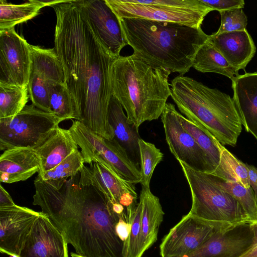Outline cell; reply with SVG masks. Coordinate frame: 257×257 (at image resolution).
Here are the masks:
<instances>
[{"label": "cell", "mask_w": 257, "mask_h": 257, "mask_svg": "<svg viewBox=\"0 0 257 257\" xmlns=\"http://www.w3.org/2000/svg\"><path fill=\"white\" fill-rule=\"evenodd\" d=\"M52 7L57 19L54 48L80 121L103 138L112 140L107 110L112 95L113 66L118 58L100 42L75 1L61 0Z\"/></svg>", "instance_id": "1"}, {"label": "cell", "mask_w": 257, "mask_h": 257, "mask_svg": "<svg viewBox=\"0 0 257 257\" xmlns=\"http://www.w3.org/2000/svg\"><path fill=\"white\" fill-rule=\"evenodd\" d=\"M33 204L39 206L83 257H123L116 231L118 218L105 195L89 181L83 167L60 190L37 176Z\"/></svg>", "instance_id": "2"}, {"label": "cell", "mask_w": 257, "mask_h": 257, "mask_svg": "<svg viewBox=\"0 0 257 257\" xmlns=\"http://www.w3.org/2000/svg\"><path fill=\"white\" fill-rule=\"evenodd\" d=\"M133 54L155 68L183 76L209 35L201 28L138 18L119 19Z\"/></svg>", "instance_id": "3"}, {"label": "cell", "mask_w": 257, "mask_h": 257, "mask_svg": "<svg viewBox=\"0 0 257 257\" xmlns=\"http://www.w3.org/2000/svg\"><path fill=\"white\" fill-rule=\"evenodd\" d=\"M169 71L155 69L136 55L120 56L112 70V94L137 127L157 119L171 95Z\"/></svg>", "instance_id": "4"}, {"label": "cell", "mask_w": 257, "mask_h": 257, "mask_svg": "<svg viewBox=\"0 0 257 257\" xmlns=\"http://www.w3.org/2000/svg\"><path fill=\"white\" fill-rule=\"evenodd\" d=\"M171 86V96L187 118L222 145H236L242 124L233 98L188 76L176 77Z\"/></svg>", "instance_id": "5"}, {"label": "cell", "mask_w": 257, "mask_h": 257, "mask_svg": "<svg viewBox=\"0 0 257 257\" xmlns=\"http://www.w3.org/2000/svg\"><path fill=\"white\" fill-rule=\"evenodd\" d=\"M192 196L189 214L224 231L238 224L250 223L248 217L238 201L220 188L209 173L193 170L178 161Z\"/></svg>", "instance_id": "6"}, {"label": "cell", "mask_w": 257, "mask_h": 257, "mask_svg": "<svg viewBox=\"0 0 257 257\" xmlns=\"http://www.w3.org/2000/svg\"><path fill=\"white\" fill-rule=\"evenodd\" d=\"M119 19L138 18L199 28L213 11L201 0H105Z\"/></svg>", "instance_id": "7"}, {"label": "cell", "mask_w": 257, "mask_h": 257, "mask_svg": "<svg viewBox=\"0 0 257 257\" xmlns=\"http://www.w3.org/2000/svg\"><path fill=\"white\" fill-rule=\"evenodd\" d=\"M62 120L52 113L26 105L13 117L0 118V150L36 149L45 142Z\"/></svg>", "instance_id": "8"}, {"label": "cell", "mask_w": 257, "mask_h": 257, "mask_svg": "<svg viewBox=\"0 0 257 257\" xmlns=\"http://www.w3.org/2000/svg\"><path fill=\"white\" fill-rule=\"evenodd\" d=\"M69 129L81 149L84 163L90 166L99 162L123 180L134 184L141 183L140 171L112 140L103 138L76 120Z\"/></svg>", "instance_id": "9"}, {"label": "cell", "mask_w": 257, "mask_h": 257, "mask_svg": "<svg viewBox=\"0 0 257 257\" xmlns=\"http://www.w3.org/2000/svg\"><path fill=\"white\" fill-rule=\"evenodd\" d=\"M30 50L29 97L37 108L51 113L49 85L50 83L65 84L62 63L54 48L30 45Z\"/></svg>", "instance_id": "10"}, {"label": "cell", "mask_w": 257, "mask_h": 257, "mask_svg": "<svg viewBox=\"0 0 257 257\" xmlns=\"http://www.w3.org/2000/svg\"><path fill=\"white\" fill-rule=\"evenodd\" d=\"M175 106L167 103L161 115L169 150L178 161L191 169L212 173L213 169L207 155L182 126Z\"/></svg>", "instance_id": "11"}, {"label": "cell", "mask_w": 257, "mask_h": 257, "mask_svg": "<svg viewBox=\"0 0 257 257\" xmlns=\"http://www.w3.org/2000/svg\"><path fill=\"white\" fill-rule=\"evenodd\" d=\"M30 45L15 27L0 30V83L28 87Z\"/></svg>", "instance_id": "12"}, {"label": "cell", "mask_w": 257, "mask_h": 257, "mask_svg": "<svg viewBox=\"0 0 257 257\" xmlns=\"http://www.w3.org/2000/svg\"><path fill=\"white\" fill-rule=\"evenodd\" d=\"M75 2L103 46L112 55L119 57L120 51L128 44L119 19L105 0Z\"/></svg>", "instance_id": "13"}, {"label": "cell", "mask_w": 257, "mask_h": 257, "mask_svg": "<svg viewBox=\"0 0 257 257\" xmlns=\"http://www.w3.org/2000/svg\"><path fill=\"white\" fill-rule=\"evenodd\" d=\"M216 231L209 223L188 213L162 239L160 254L161 257H176L187 254L200 246Z\"/></svg>", "instance_id": "14"}, {"label": "cell", "mask_w": 257, "mask_h": 257, "mask_svg": "<svg viewBox=\"0 0 257 257\" xmlns=\"http://www.w3.org/2000/svg\"><path fill=\"white\" fill-rule=\"evenodd\" d=\"M255 244L250 223L236 225L224 231H216L195 250L176 257H242Z\"/></svg>", "instance_id": "15"}, {"label": "cell", "mask_w": 257, "mask_h": 257, "mask_svg": "<svg viewBox=\"0 0 257 257\" xmlns=\"http://www.w3.org/2000/svg\"><path fill=\"white\" fill-rule=\"evenodd\" d=\"M68 244L63 232L40 212L18 257H69Z\"/></svg>", "instance_id": "16"}, {"label": "cell", "mask_w": 257, "mask_h": 257, "mask_svg": "<svg viewBox=\"0 0 257 257\" xmlns=\"http://www.w3.org/2000/svg\"><path fill=\"white\" fill-rule=\"evenodd\" d=\"M40 212L15 204L0 207V251L18 257Z\"/></svg>", "instance_id": "17"}, {"label": "cell", "mask_w": 257, "mask_h": 257, "mask_svg": "<svg viewBox=\"0 0 257 257\" xmlns=\"http://www.w3.org/2000/svg\"><path fill=\"white\" fill-rule=\"evenodd\" d=\"M83 168L90 182L105 195L112 205L123 206L134 216L138 204L134 184L121 179L99 162L89 167L84 165Z\"/></svg>", "instance_id": "18"}, {"label": "cell", "mask_w": 257, "mask_h": 257, "mask_svg": "<svg viewBox=\"0 0 257 257\" xmlns=\"http://www.w3.org/2000/svg\"><path fill=\"white\" fill-rule=\"evenodd\" d=\"M107 119L113 133L112 140L125 153L129 159L140 171L139 142L141 138L139 133V128L128 121L121 104L113 94L108 105Z\"/></svg>", "instance_id": "19"}, {"label": "cell", "mask_w": 257, "mask_h": 257, "mask_svg": "<svg viewBox=\"0 0 257 257\" xmlns=\"http://www.w3.org/2000/svg\"><path fill=\"white\" fill-rule=\"evenodd\" d=\"M209 40L237 71L243 70L256 52L254 42L246 30L209 35Z\"/></svg>", "instance_id": "20"}, {"label": "cell", "mask_w": 257, "mask_h": 257, "mask_svg": "<svg viewBox=\"0 0 257 257\" xmlns=\"http://www.w3.org/2000/svg\"><path fill=\"white\" fill-rule=\"evenodd\" d=\"M231 82L242 124L257 140V72L239 74Z\"/></svg>", "instance_id": "21"}, {"label": "cell", "mask_w": 257, "mask_h": 257, "mask_svg": "<svg viewBox=\"0 0 257 257\" xmlns=\"http://www.w3.org/2000/svg\"><path fill=\"white\" fill-rule=\"evenodd\" d=\"M39 169V159L34 149L15 148L4 151L1 155V183L25 181Z\"/></svg>", "instance_id": "22"}, {"label": "cell", "mask_w": 257, "mask_h": 257, "mask_svg": "<svg viewBox=\"0 0 257 257\" xmlns=\"http://www.w3.org/2000/svg\"><path fill=\"white\" fill-rule=\"evenodd\" d=\"M78 150L70 130L57 127L45 142L35 149L40 161L38 174L52 169Z\"/></svg>", "instance_id": "23"}, {"label": "cell", "mask_w": 257, "mask_h": 257, "mask_svg": "<svg viewBox=\"0 0 257 257\" xmlns=\"http://www.w3.org/2000/svg\"><path fill=\"white\" fill-rule=\"evenodd\" d=\"M139 200L142 205L140 246V256L142 257L157 240L165 213L159 198L151 192L150 189L142 187Z\"/></svg>", "instance_id": "24"}, {"label": "cell", "mask_w": 257, "mask_h": 257, "mask_svg": "<svg viewBox=\"0 0 257 257\" xmlns=\"http://www.w3.org/2000/svg\"><path fill=\"white\" fill-rule=\"evenodd\" d=\"M60 1L30 0L21 4H14L0 0V30L11 29L31 19L38 15L42 8L52 6Z\"/></svg>", "instance_id": "25"}, {"label": "cell", "mask_w": 257, "mask_h": 257, "mask_svg": "<svg viewBox=\"0 0 257 257\" xmlns=\"http://www.w3.org/2000/svg\"><path fill=\"white\" fill-rule=\"evenodd\" d=\"M192 67L198 71L221 74L231 80L239 75L238 71L228 63L209 39L197 52Z\"/></svg>", "instance_id": "26"}, {"label": "cell", "mask_w": 257, "mask_h": 257, "mask_svg": "<svg viewBox=\"0 0 257 257\" xmlns=\"http://www.w3.org/2000/svg\"><path fill=\"white\" fill-rule=\"evenodd\" d=\"M220 159L219 165L211 174L224 180L237 182L246 188L250 187L246 164L237 159L219 143Z\"/></svg>", "instance_id": "27"}, {"label": "cell", "mask_w": 257, "mask_h": 257, "mask_svg": "<svg viewBox=\"0 0 257 257\" xmlns=\"http://www.w3.org/2000/svg\"><path fill=\"white\" fill-rule=\"evenodd\" d=\"M50 109L62 121L81 118L74 99L65 84L50 83L49 85Z\"/></svg>", "instance_id": "28"}, {"label": "cell", "mask_w": 257, "mask_h": 257, "mask_svg": "<svg viewBox=\"0 0 257 257\" xmlns=\"http://www.w3.org/2000/svg\"><path fill=\"white\" fill-rule=\"evenodd\" d=\"M177 115L184 129L193 138L207 155L214 171L220 162L219 142L207 130L195 124L178 111Z\"/></svg>", "instance_id": "29"}, {"label": "cell", "mask_w": 257, "mask_h": 257, "mask_svg": "<svg viewBox=\"0 0 257 257\" xmlns=\"http://www.w3.org/2000/svg\"><path fill=\"white\" fill-rule=\"evenodd\" d=\"M84 165V161L78 150L52 169L37 176L57 190L63 186L68 178L76 175Z\"/></svg>", "instance_id": "30"}, {"label": "cell", "mask_w": 257, "mask_h": 257, "mask_svg": "<svg viewBox=\"0 0 257 257\" xmlns=\"http://www.w3.org/2000/svg\"><path fill=\"white\" fill-rule=\"evenodd\" d=\"M212 180L240 204L245 211L250 223L257 220V196L250 187L246 188L240 184L224 180L209 173Z\"/></svg>", "instance_id": "31"}, {"label": "cell", "mask_w": 257, "mask_h": 257, "mask_svg": "<svg viewBox=\"0 0 257 257\" xmlns=\"http://www.w3.org/2000/svg\"><path fill=\"white\" fill-rule=\"evenodd\" d=\"M28 87L0 83V118L13 117L28 101Z\"/></svg>", "instance_id": "32"}, {"label": "cell", "mask_w": 257, "mask_h": 257, "mask_svg": "<svg viewBox=\"0 0 257 257\" xmlns=\"http://www.w3.org/2000/svg\"><path fill=\"white\" fill-rule=\"evenodd\" d=\"M142 187L150 189V181L156 166L162 160L163 154L152 143L139 140Z\"/></svg>", "instance_id": "33"}, {"label": "cell", "mask_w": 257, "mask_h": 257, "mask_svg": "<svg viewBox=\"0 0 257 257\" xmlns=\"http://www.w3.org/2000/svg\"><path fill=\"white\" fill-rule=\"evenodd\" d=\"M142 209V202L139 200L135 210L129 234L123 241V257H140Z\"/></svg>", "instance_id": "34"}, {"label": "cell", "mask_w": 257, "mask_h": 257, "mask_svg": "<svg viewBox=\"0 0 257 257\" xmlns=\"http://www.w3.org/2000/svg\"><path fill=\"white\" fill-rule=\"evenodd\" d=\"M219 13L221 23L216 34L246 30L247 19L242 9L221 11Z\"/></svg>", "instance_id": "35"}, {"label": "cell", "mask_w": 257, "mask_h": 257, "mask_svg": "<svg viewBox=\"0 0 257 257\" xmlns=\"http://www.w3.org/2000/svg\"><path fill=\"white\" fill-rule=\"evenodd\" d=\"M206 6L211 8L213 11L231 10L235 9H242L245 3L243 0H201Z\"/></svg>", "instance_id": "36"}, {"label": "cell", "mask_w": 257, "mask_h": 257, "mask_svg": "<svg viewBox=\"0 0 257 257\" xmlns=\"http://www.w3.org/2000/svg\"><path fill=\"white\" fill-rule=\"evenodd\" d=\"M16 204L9 193L0 185V207H7Z\"/></svg>", "instance_id": "37"}, {"label": "cell", "mask_w": 257, "mask_h": 257, "mask_svg": "<svg viewBox=\"0 0 257 257\" xmlns=\"http://www.w3.org/2000/svg\"><path fill=\"white\" fill-rule=\"evenodd\" d=\"M248 170V181L250 187L253 190L254 193L256 191V184L257 182V168L254 166L246 164Z\"/></svg>", "instance_id": "38"}, {"label": "cell", "mask_w": 257, "mask_h": 257, "mask_svg": "<svg viewBox=\"0 0 257 257\" xmlns=\"http://www.w3.org/2000/svg\"><path fill=\"white\" fill-rule=\"evenodd\" d=\"M250 224L254 234L255 244L250 250L242 257H257V220L250 223Z\"/></svg>", "instance_id": "39"}, {"label": "cell", "mask_w": 257, "mask_h": 257, "mask_svg": "<svg viewBox=\"0 0 257 257\" xmlns=\"http://www.w3.org/2000/svg\"><path fill=\"white\" fill-rule=\"evenodd\" d=\"M71 257H83L82 256H80L77 254H76L75 252H71L70 253Z\"/></svg>", "instance_id": "40"}, {"label": "cell", "mask_w": 257, "mask_h": 257, "mask_svg": "<svg viewBox=\"0 0 257 257\" xmlns=\"http://www.w3.org/2000/svg\"><path fill=\"white\" fill-rule=\"evenodd\" d=\"M255 195L257 196V182L256 184V191L255 192Z\"/></svg>", "instance_id": "41"}]
</instances>
